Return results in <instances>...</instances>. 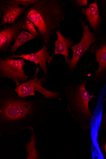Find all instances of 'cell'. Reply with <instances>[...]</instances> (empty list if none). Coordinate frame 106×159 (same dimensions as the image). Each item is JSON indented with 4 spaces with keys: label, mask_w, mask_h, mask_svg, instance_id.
<instances>
[{
    "label": "cell",
    "mask_w": 106,
    "mask_h": 159,
    "mask_svg": "<svg viewBox=\"0 0 106 159\" xmlns=\"http://www.w3.org/2000/svg\"><path fill=\"white\" fill-rule=\"evenodd\" d=\"M48 99L19 97L9 87L0 89V134L12 137L46 122Z\"/></svg>",
    "instance_id": "obj_1"
},
{
    "label": "cell",
    "mask_w": 106,
    "mask_h": 159,
    "mask_svg": "<svg viewBox=\"0 0 106 159\" xmlns=\"http://www.w3.org/2000/svg\"><path fill=\"white\" fill-rule=\"evenodd\" d=\"M65 4L62 0H39L25 12V17L38 29L45 44L50 48V40L57 27L66 16Z\"/></svg>",
    "instance_id": "obj_2"
},
{
    "label": "cell",
    "mask_w": 106,
    "mask_h": 159,
    "mask_svg": "<svg viewBox=\"0 0 106 159\" xmlns=\"http://www.w3.org/2000/svg\"><path fill=\"white\" fill-rule=\"evenodd\" d=\"M90 79L75 82L66 87L64 92L67 104V109L72 117L76 120L84 130L90 129L93 115L89 107L90 101L97 98L90 94L86 86Z\"/></svg>",
    "instance_id": "obj_3"
},
{
    "label": "cell",
    "mask_w": 106,
    "mask_h": 159,
    "mask_svg": "<svg viewBox=\"0 0 106 159\" xmlns=\"http://www.w3.org/2000/svg\"><path fill=\"white\" fill-rule=\"evenodd\" d=\"M79 20L83 29L81 39L77 44L71 47L73 52L71 58L70 59L68 57H65V62L68 66L69 72L74 71L77 69L81 57L86 52L88 51L91 45L97 39L95 34L90 31L83 18H80Z\"/></svg>",
    "instance_id": "obj_4"
},
{
    "label": "cell",
    "mask_w": 106,
    "mask_h": 159,
    "mask_svg": "<svg viewBox=\"0 0 106 159\" xmlns=\"http://www.w3.org/2000/svg\"><path fill=\"white\" fill-rule=\"evenodd\" d=\"M39 71V68H36L35 78L32 80H28L17 86L14 90L19 97L22 98L30 96L37 97L35 92L37 91L44 96L45 98L48 99L53 98L60 100V91H49L44 88L42 81L43 79H38L37 78L38 74Z\"/></svg>",
    "instance_id": "obj_5"
},
{
    "label": "cell",
    "mask_w": 106,
    "mask_h": 159,
    "mask_svg": "<svg viewBox=\"0 0 106 159\" xmlns=\"http://www.w3.org/2000/svg\"><path fill=\"white\" fill-rule=\"evenodd\" d=\"M24 59L13 60L9 57L0 60V77L9 79L19 86L21 82L28 81L31 78L26 75L23 67Z\"/></svg>",
    "instance_id": "obj_6"
},
{
    "label": "cell",
    "mask_w": 106,
    "mask_h": 159,
    "mask_svg": "<svg viewBox=\"0 0 106 159\" xmlns=\"http://www.w3.org/2000/svg\"><path fill=\"white\" fill-rule=\"evenodd\" d=\"M48 49L46 45L44 44L41 50L37 52L27 54L23 53L21 55L13 53L9 57L11 59L15 58H21L24 60L35 63L37 65V68H39L38 65L39 64L40 67L44 71L43 76L45 77H48V73L47 63L49 64L53 59V57L49 55L48 53Z\"/></svg>",
    "instance_id": "obj_7"
},
{
    "label": "cell",
    "mask_w": 106,
    "mask_h": 159,
    "mask_svg": "<svg viewBox=\"0 0 106 159\" xmlns=\"http://www.w3.org/2000/svg\"><path fill=\"white\" fill-rule=\"evenodd\" d=\"M23 16L0 32V52H6L11 43L15 41L19 32L22 30V24L25 20Z\"/></svg>",
    "instance_id": "obj_8"
},
{
    "label": "cell",
    "mask_w": 106,
    "mask_h": 159,
    "mask_svg": "<svg viewBox=\"0 0 106 159\" xmlns=\"http://www.w3.org/2000/svg\"><path fill=\"white\" fill-rule=\"evenodd\" d=\"M88 51L95 54V62L99 64L98 69L94 71L93 80L97 81L98 79L104 78L106 76V42H103L99 45L96 41Z\"/></svg>",
    "instance_id": "obj_9"
},
{
    "label": "cell",
    "mask_w": 106,
    "mask_h": 159,
    "mask_svg": "<svg viewBox=\"0 0 106 159\" xmlns=\"http://www.w3.org/2000/svg\"><path fill=\"white\" fill-rule=\"evenodd\" d=\"M81 13L87 19L89 24L97 33L99 30L101 19L97 1L90 4L86 8L82 7Z\"/></svg>",
    "instance_id": "obj_10"
},
{
    "label": "cell",
    "mask_w": 106,
    "mask_h": 159,
    "mask_svg": "<svg viewBox=\"0 0 106 159\" xmlns=\"http://www.w3.org/2000/svg\"><path fill=\"white\" fill-rule=\"evenodd\" d=\"M57 39L54 41L55 51L53 55L61 54L69 57V50L74 44L71 37L66 38L62 35L59 29L55 33Z\"/></svg>",
    "instance_id": "obj_11"
},
{
    "label": "cell",
    "mask_w": 106,
    "mask_h": 159,
    "mask_svg": "<svg viewBox=\"0 0 106 159\" xmlns=\"http://www.w3.org/2000/svg\"><path fill=\"white\" fill-rule=\"evenodd\" d=\"M35 127H31L28 128L32 131V135L30 137V141L25 143V148L28 153L26 159H39L42 157L41 153L36 148V144L38 138L36 137L35 133Z\"/></svg>",
    "instance_id": "obj_12"
},
{
    "label": "cell",
    "mask_w": 106,
    "mask_h": 159,
    "mask_svg": "<svg viewBox=\"0 0 106 159\" xmlns=\"http://www.w3.org/2000/svg\"><path fill=\"white\" fill-rule=\"evenodd\" d=\"M36 37V36L32 35L28 32L25 31L21 32L19 34L15 40L14 44L11 47V53H12L16 50L26 42L34 39Z\"/></svg>",
    "instance_id": "obj_13"
},
{
    "label": "cell",
    "mask_w": 106,
    "mask_h": 159,
    "mask_svg": "<svg viewBox=\"0 0 106 159\" xmlns=\"http://www.w3.org/2000/svg\"><path fill=\"white\" fill-rule=\"evenodd\" d=\"M1 7V11L3 13L1 26L7 23L13 24L18 17L9 10Z\"/></svg>",
    "instance_id": "obj_14"
},
{
    "label": "cell",
    "mask_w": 106,
    "mask_h": 159,
    "mask_svg": "<svg viewBox=\"0 0 106 159\" xmlns=\"http://www.w3.org/2000/svg\"><path fill=\"white\" fill-rule=\"evenodd\" d=\"M39 0H7L2 1V2L7 3L16 7H20L22 6L27 7L30 5H33L37 3Z\"/></svg>",
    "instance_id": "obj_15"
},
{
    "label": "cell",
    "mask_w": 106,
    "mask_h": 159,
    "mask_svg": "<svg viewBox=\"0 0 106 159\" xmlns=\"http://www.w3.org/2000/svg\"><path fill=\"white\" fill-rule=\"evenodd\" d=\"M0 7L5 8L11 11L17 17H19L25 11L27 7H16L8 4L4 3L1 1Z\"/></svg>",
    "instance_id": "obj_16"
},
{
    "label": "cell",
    "mask_w": 106,
    "mask_h": 159,
    "mask_svg": "<svg viewBox=\"0 0 106 159\" xmlns=\"http://www.w3.org/2000/svg\"><path fill=\"white\" fill-rule=\"evenodd\" d=\"M35 25L27 19H25L22 24V28L29 31L32 35L37 36L40 35L39 33L36 30Z\"/></svg>",
    "instance_id": "obj_17"
},
{
    "label": "cell",
    "mask_w": 106,
    "mask_h": 159,
    "mask_svg": "<svg viewBox=\"0 0 106 159\" xmlns=\"http://www.w3.org/2000/svg\"><path fill=\"white\" fill-rule=\"evenodd\" d=\"M70 2L73 7L78 10H80L81 7L87 6L88 3L87 0H71Z\"/></svg>",
    "instance_id": "obj_18"
},
{
    "label": "cell",
    "mask_w": 106,
    "mask_h": 159,
    "mask_svg": "<svg viewBox=\"0 0 106 159\" xmlns=\"http://www.w3.org/2000/svg\"><path fill=\"white\" fill-rule=\"evenodd\" d=\"M100 123L101 127L106 130V112L102 116Z\"/></svg>",
    "instance_id": "obj_19"
},
{
    "label": "cell",
    "mask_w": 106,
    "mask_h": 159,
    "mask_svg": "<svg viewBox=\"0 0 106 159\" xmlns=\"http://www.w3.org/2000/svg\"><path fill=\"white\" fill-rule=\"evenodd\" d=\"M102 150L104 153L106 155V140L104 141L102 144Z\"/></svg>",
    "instance_id": "obj_20"
},
{
    "label": "cell",
    "mask_w": 106,
    "mask_h": 159,
    "mask_svg": "<svg viewBox=\"0 0 106 159\" xmlns=\"http://www.w3.org/2000/svg\"><path fill=\"white\" fill-rule=\"evenodd\" d=\"M105 1V5H106V1Z\"/></svg>",
    "instance_id": "obj_21"
}]
</instances>
